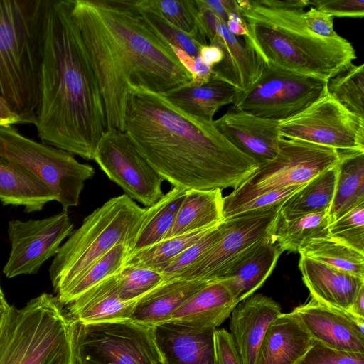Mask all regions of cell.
I'll return each mask as SVG.
<instances>
[{
	"label": "cell",
	"mask_w": 364,
	"mask_h": 364,
	"mask_svg": "<svg viewBox=\"0 0 364 364\" xmlns=\"http://www.w3.org/2000/svg\"><path fill=\"white\" fill-rule=\"evenodd\" d=\"M71 14L100 89L106 130L124 132L134 90L161 95L191 80L136 0H73Z\"/></svg>",
	"instance_id": "obj_1"
},
{
	"label": "cell",
	"mask_w": 364,
	"mask_h": 364,
	"mask_svg": "<svg viewBox=\"0 0 364 364\" xmlns=\"http://www.w3.org/2000/svg\"><path fill=\"white\" fill-rule=\"evenodd\" d=\"M124 132L173 187L234 189L258 167L221 134L214 120L183 114L147 90L131 94Z\"/></svg>",
	"instance_id": "obj_2"
},
{
	"label": "cell",
	"mask_w": 364,
	"mask_h": 364,
	"mask_svg": "<svg viewBox=\"0 0 364 364\" xmlns=\"http://www.w3.org/2000/svg\"><path fill=\"white\" fill-rule=\"evenodd\" d=\"M72 5L73 0H46L35 125L44 144L93 160L106 131L105 113Z\"/></svg>",
	"instance_id": "obj_3"
},
{
	"label": "cell",
	"mask_w": 364,
	"mask_h": 364,
	"mask_svg": "<svg viewBox=\"0 0 364 364\" xmlns=\"http://www.w3.org/2000/svg\"><path fill=\"white\" fill-rule=\"evenodd\" d=\"M244 18L245 36L265 63L327 82L356 58L353 44L343 37L324 38L304 23V11L236 1Z\"/></svg>",
	"instance_id": "obj_4"
},
{
	"label": "cell",
	"mask_w": 364,
	"mask_h": 364,
	"mask_svg": "<svg viewBox=\"0 0 364 364\" xmlns=\"http://www.w3.org/2000/svg\"><path fill=\"white\" fill-rule=\"evenodd\" d=\"M46 0H0V95L22 123H36Z\"/></svg>",
	"instance_id": "obj_5"
},
{
	"label": "cell",
	"mask_w": 364,
	"mask_h": 364,
	"mask_svg": "<svg viewBox=\"0 0 364 364\" xmlns=\"http://www.w3.org/2000/svg\"><path fill=\"white\" fill-rule=\"evenodd\" d=\"M75 321L53 294L0 314V364H75Z\"/></svg>",
	"instance_id": "obj_6"
},
{
	"label": "cell",
	"mask_w": 364,
	"mask_h": 364,
	"mask_svg": "<svg viewBox=\"0 0 364 364\" xmlns=\"http://www.w3.org/2000/svg\"><path fill=\"white\" fill-rule=\"evenodd\" d=\"M146 208L126 194L115 196L86 216L60 247L49 268L56 294L119 244L131 251Z\"/></svg>",
	"instance_id": "obj_7"
},
{
	"label": "cell",
	"mask_w": 364,
	"mask_h": 364,
	"mask_svg": "<svg viewBox=\"0 0 364 364\" xmlns=\"http://www.w3.org/2000/svg\"><path fill=\"white\" fill-rule=\"evenodd\" d=\"M340 151L301 140L280 136L276 156L259 166L228 196L223 197V219L245 203L264 193L304 186L322 172L338 165Z\"/></svg>",
	"instance_id": "obj_8"
},
{
	"label": "cell",
	"mask_w": 364,
	"mask_h": 364,
	"mask_svg": "<svg viewBox=\"0 0 364 364\" xmlns=\"http://www.w3.org/2000/svg\"><path fill=\"white\" fill-rule=\"evenodd\" d=\"M0 159L43 181L55 192L63 210L78 205L85 182L95 173L74 154L28 139L10 124L0 125Z\"/></svg>",
	"instance_id": "obj_9"
},
{
	"label": "cell",
	"mask_w": 364,
	"mask_h": 364,
	"mask_svg": "<svg viewBox=\"0 0 364 364\" xmlns=\"http://www.w3.org/2000/svg\"><path fill=\"white\" fill-rule=\"evenodd\" d=\"M75 323V364H159L153 326L129 319Z\"/></svg>",
	"instance_id": "obj_10"
},
{
	"label": "cell",
	"mask_w": 364,
	"mask_h": 364,
	"mask_svg": "<svg viewBox=\"0 0 364 364\" xmlns=\"http://www.w3.org/2000/svg\"><path fill=\"white\" fill-rule=\"evenodd\" d=\"M326 92L321 79L265 63L257 80L238 91L232 108L281 122L301 112Z\"/></svg>",
	"instance_id": "obj_11"
},
{
	"label": "cell",
	"mask_w": 364,
	"mask_h": 364,
	"mask_svg": "<svg viewBox=\"0 0 364 364\" xmlns=\"http://www.w3.org/2000/svg\"><path fill=\"white\" fill-rule=\"evenodd\" d=\"M283 203L224 218L220 223L218 240L178 278L202 281L221 279L238 260L271 236Z\"/></svg>",
	"instance_id": "obj_12"
},
{
	"label": "cell",
	"mask_w": 364,
	"mask_h": 364,
	"mask_svg": "<svg viewBox=\"0 0 364 364\" xmlns=\"http://www.w3.org/2000/svg\"><path fill=\"white\" fill-rule=\"evenodd\" d=\"M280 136L340 151H364V119L326 92L296 115L279 122Z\"/></svg>",
	"instance_id": "obj_13"
},
{
	"label": "cell",
	"mask_w": 364,
	"mask_h": 364,
	"mask_svg": "<svg viewBox=\"0 0 364 364\" xmlns=\"http://www.w3.org/2000/svg\"><path fill=\"white\" fill-rule=\"evenodd\" d=\"M93 160L132 200L149 207L163 196L164 180L124 132L107 129L97 144Z\"/></svg>",
	"instance_id": "obj_14"
},
{
	"label": "cell",
	"mask_w": 364,
	"mask_h": 364,
	"mask_svg": "<svg viewBox=\"0 0 364 364\" xmlns=\"http://www.w3.org/2000/svg\"><path fill=\"white\" fill-rule=\"evenodd\" d=\"M73 231L68 210L42 219L10 220L11 251L3 273L7 278L36 274Z\"/></svg>",
	"instance_id": "obj_15"
},
{
	"label": "cell",
	"mask_w": 364,
	"mask_h": 364,
	"mask_svg": "<svg viewBox=\"0 0 364 364\" xmlns=\"http://www.w3.org/2000/svg\"><path fill=\"white\" fill-rule=\"evenodd\" d=\"M198 23L210 45L219 48L222 61L212 68V75L240 92L250 88L259 77L265 63L245 37L232 33L225 22L197 0Z\"/></svg>",
	"instance_id": "obj_16"
},
{
	"label": "cell",
	"mask_w": 364,
	"mask_h": 364,
	"mask_svg": "<svg viewBox=\"0 0 364 364\" xmlns=\"http://www.w3.org/2000/svg\"><path fill=\"white\" fill-rule=\"evenodd\" d=\"M292 311L315 341L336 350L364 353V318L311 296Z\"/></svg>",
	"instance_id": "obj_17"
},
{
	"label": "cell",
	"mask_w": 364,
	"mask_h": 364,
	"mask_svg": "<svg viewBox=\"0 0 364 364\" xmlns=\"http://www.w3.org/2000/svg\"><path fill=\"white\" fill-rule=\"evenodd\" d=\"M216 329L171 321L153 326L159 364H218Z\"/></svg>",
	"instance_id": "obj_18"
},
{
	"label": "cell",
	"mask_w": 364,
	"mask_h": 364,
	"mask_svg": "<svg viewBox=\"0 0 364 364\" xmlns=\"http://www.w3.org/2000/svg\"><path fill=\"white\" fill-rule=\"evenodd\" d=\"M215 125L239 151L257 166L271 161L278 151L279 122L259 117L231 107Z\"/></svg>",
	"instance_id": "obj_19"
},
{
	"label": "cell",
	"mask_w": 364,
	"mask_h": 364,
	"mask_svg": "<svg viewBox=\"0 0 364 364\" xmlns=\"http://www.w3.org/2000/svg\"><path fill=\"white\" fill-rule=\"evenodd\" d=\"M281 314L279 304L261 294L251 295L234 308L229 333L242 364H256L264 334Z\"/></svg>",
	"instance_id": "obj_20"
},
{
	"label": "cell",
	"mask_w": 364,
	"mask_h": 364,
	"mask_svg": "<svg viewBox=\"0 0 364 364\" xmlns=\"http://www.w3.org/2000/svg\"><path fill=\"white\" fill-rule=\"evenodd\" d=\"M299 269L310 296L340 310L348 311L364 287V278L303 255H300Z\"/></svg>",
	"instance_id": "obj_21"
},
{
	"label": "cell",
	"mask_w": 364,
	"mask_h": 364,
	"mask_svg": "<svg viewBox=\"0 0 364 364\" xmlns=\"http://www.w3.org/2000/svg\"><path fill=\"white\" fill-rule=\"evenodd\" d=\"M314 342L292 311L282 313L269 326L256 364H298Z\"/></svg>",
	"instance_id": "obj_22"
},
{
	"label": "cell",
	"mask_w": 364,
	"mask_h": 364,
	"mask_svg": "<svg viewBox=\"0 0 364 364\" xmlns=\"http://www.w3.org/2000/svg\"><path fill=\"white\" fill-rule=\"evenodd\" d=\"M237 92L233 86L212 75L205 83L189 81L161 95L181 112L212 122L220 107L233 104Z\"/></svg>",
	"instance_id": "obj_23"
},
{
	"label": "cell",
	"mask_w": 364,
	"mask_h": 364,
	"mask_svg": "<svg viewBox=\"0 0 364 364\" xmlns=\"http://www.w3.org/2000/svg\"><path fill=\"white\" fill-rule=\"evenodd\" d=\"M210 282L185 278L165 280L138 299L129 319L150 326L166 322Z\"/></svg>",
	"instance_id": "obj_24"
},
{
	"label": "cell",
	"mask_w": 364,
	"mask_h": 364,
	"mask_svg": "<svg viewBox=\"0 0 364 364\" xmlns=\"http://www.w3.org/2000/svg\"><path fill=\"white\" fill-rule=\"evenodd\" d=\"M282 252L270 236L238 260L220 279L239 303L252 295L264 283Z\"/></svg>",
	"instance_id": "obj_25"
},
{
	"label": "cell",
	"mask_w": 364,
	"mask_h": 364,
	"mask_svg": "<svg viewBox=\"0 0 364 364\" xmlns=\"http://www.w3.org/2000/svg\"><path fill=\"white\" fill-rule=\"evenodd\" d=\"M237 304L224 282L214 280L178 309L169 321L217 328L230 316Z\"/></svg>",
	"instance_id": "obj_26"
},
{
	"label": "cell",
	"mask_w": 364,
	"mask_h": 364,
	"mask_svg": "<svg viewBox=\"0 0 364 364\" xmlns=\"http://www.w3.org/2000/svg\"><path fill=\"white\" fill-rule=\"evenodd\" d=\"M137 301L120 299L112 276L68 304L66 313L75 322L80 323L127 320Z\"/></svg>",
	"instance_id": "obj_27"
},
{
	"label": "cell",
	"mask_w": 364,
	"mask_h": 364,
	"mask_svg": "<svg viewBox=\"0 0 364 364\" xmlns=\"http://www.w3.org/2000/svg\"><path fill=\"white\" fill-rule=\"evenodd\" d=\"M57 200L55 192L26 169L0 159V201L3 205H21L26 213L39 211Z\"/></svg>",
	"instance_id": "obj_28"
},
{
	"label": "cell",
	"mask_w": 364,
	"mask_h": 364,
	"mask_svg": "<svg viewBox=\"0 0 364 364\" xmlns=\"http://www.w3.org/2000/svg\"><path fill=\"white\" fill-rule=\"evenodd\" d=\"M223 220L221 189L186 190L174 223L165 239L209 228Z\"/></svg>",
	"instance_id": "obj_29"
},
{
	"label": "cell",
	"mask_w": 364,
	"mask_h": 364,
	"mask_svg": "<svg viewBox=\"0 0 364 364\" xmlns=\"http://www.w3.org/2000/svg\"><path fill=\"white\" fill-rule=\"evenodd\" d=\"M333 198L328 211L331 223L364 203V151H341Z\"/></svg>",
	"instance_id": "obj_30"
},
{
	"label": "cell",
	"mask_w": 364,
	"mask_h": 364,
	"mask_svg": "<svg viewBox=\"0 0 364 364\" xmlns=\"http://www.w3.org/2000/svg\"><path fill=\"white\" fill-rule=\"evenodd\" d=\"M337 173L336 166L312 178L282 204L279 215L293 218L328 212L333 198Z\"/></svg>",
	"instance_id": "obj_31"
},
{
	"label": "cell",
	"mask_w": 364,
	"mask_h": 364,
	"mask_svg": "<svg viewBox=\"0 0 364 364\" xmlns=\"http://www.w3.org/2000/svg\"><path fill=\"white\" fill-rule=\"evenodd\" d=\"M328 212L284 218L278 215L271 237L284 252H298L309 241L330 236Z\"/></svg>",
	"instance_id": "obj_32"
},
{
	"label": "cell",
	"mask_w": 364,
	"mask_h": 364,
	"mask_svg": "<svg viewBox=\"0 0 364 364\" xmlns=\"http://www.w3.org/2000/svg\"><path fill=\"white\" fill-rule=\"evenodd\" d=\"M186 190L173 187L146 210L144 218L130 251L135 252L164 240L171 228Z\"/></svg>",
	"instance_id": "obj_33"
},
{
	"label": "cell",
	"mask_w": 364,
	"mask_h": 364,
	"mask_svg": "<svg viewBox=\"0 0 364 364\" xmlns=\"http://www.w3.org/2000/svg\"><path fill=\"white\" fill-rule=\"evenodd\" d=\"M299 253L364 278V253L331 236L309 241L300 249Z\"/></svg>",
	"instance_id": "obj_34"
},
{
	"label": "cell",
	"mask_w": 364,
	"mask_h": 364,
	"mask_svg": "<svg viewBox=\"0 0 364 364\" xmlns=\"http://www.w3.org/2000/svg\"><path fill=\"white\" fill-rule=\"evenodd\" d=\"M129 252V247L125 244L114 247L81 276L57 294L59 302L67 306L94 286L118 273L124 266Z\"/></svg>",
	"instance_id": "obj_35"
},
{
	"label": "cell",
	"mask_w": 364,
	"mask_h": 364,
	"mask_svg": "<svg viewBox=\"0 0 364 364\" xmlns=\"http://www.w3.org/2000/svg\"><path fill=\"white\" fill-rule=\"evenodd\" d=\"M212 228L166 238L146 248L129 252L124 265L147 267L159 271Z\"/></svg>",
	"instance_id": "obj_36"
},
{
	"label": "cell",
	"mask_w": 364,
	"mask_h": 364,
	"mask_svg": "<svg viewBox=\"0 0 364 364\" xmlns=\"http://www.w3.org/2000/svg\"><path fill=\"white\" fill-rule=\"evenodd\" d=\"M327 93L348 111L364 119V65H346L326 82Z\"/></svg>",
	"instance_id": "obj_37"
},
{
	"label": "cell",
	"mask_w": 364,
	"mask_h": 364,
	"mask_svg": "<svg viewBox=\"0 0 364 364\" xmlns=\"http://www.w3.org/2000/svg\"><path fill=\"white\" fill-rule=\"evenodd\" d=\"M139 5L156 11L181 31L208 45L198 24L196 0H138Z\"/></svg>",
	"instance_id": "obj_38"
},
{
	"label": "cell",
	"mask_w": 364,
	"mask_h": 364,
	"mask_svg": "<svg viewBox=\"0 0 364 364\" xmlns=\"http://www.w3.org/2000/svg\"><path fill=\"white\" fill-rule=\"evenodd\" d=\"M119 298L125 301H137L165 281L159 271L142 267L124 265L113 275Z\"/></svg>",
	"instance_id": "obj_39"
},
{
	"label": "cell",
	"mask_w": 364,
	"mask_h": 364,
	"mask_svg": "<svg viewBox=\"0 0 364 364\" xmlns=\"http://www.w3.org/2000/svg\"><path fill=\"white\" fill-rule=\"evenodd\" d=\"M220 235L221 228L218 223L164 266L159 272L164 276L165 280L178 278L215 245Z\"/></svg>",
	"instance_id": "obj_40"
},
{
	"label": "cell",
	"mask_w": 364,
	"mask_h": 364,
	"mask_svg": "<svg viewBox=\"0 0 364 364\" xmlns=\"http://www.w3.org/2000/svg\"><path fill=\"white\" fill-rule=\"evenodd\" d=\"M137 5L141 14L149 25L171 46L179 48L187 53L193 58L199 55L201 45L195 38L181 31L156 11Z\"/></svg>",
	"instance_id": "obj_41"
},
{
	"label": "cell",
	"mask_w": 364,
	"mask_h": 364,
	"mask_svg": "<svg viewBox=\"0 0 364 364\" xmlns=\"http://www.w3.org/2000/svg\"><path fill=\"white\" fill-rule=\"evenodd\" d=\"M330 236L364 253V203L330 225Z\"/></svg>",
	"instance_id": "obj_42"
},
{
	"label": "cell",
	"mask_w": 364,
	"mask_h": 364,
	"mask_svg": "<svg viewBox=\"0 0 364 364\" xmlns=\"http://www.w3.org/2000/svg\"><path fill=\"white\" fill-rule=\"evenodd\" d=\"M298 364H364V353L336 350L314 341Z\"/></svg>",
	"instance_id": "obj_43"
},
{
	"label": "cell",
	"mask_w": 364,
	"mask_h": 364,
	"mask_svg": "<svg viewBox=\"0 0 364 364\" xmlns=\"http://www.w3.org/2000/svg\"><path fill=\"white\" fill-rule=\"evenodd\" d=\"M309 5L333 18H362L364 16L363 0H309Z\"/></svg>",
	"instance_id": "obj_44"
},
{
	"label": "cell",
	"mask_w": 364,
	"mask_h": 364,
	"mask_svg": "<svg viewBox=\"0 0 364 364\" xmlns=\"http://www.w3.org/2000/svg\"><path fill=\"white\" fill-rule=\"evenodd\" d=\"M301 18L304 25L315 34L324 38H336L338 35L333 28V18L311 6L303 11Z\"/></svg>",
	"instance_id": "obj_45"
},
{
	"label": "cell",
	"mask_w": 364,
	"mask_h": 364,
	"mask_svg": "<svg viewBox=\"0 0 364 364\" xmlns=\"http://www.w3.org/2000/svg\"><path fill=\"white\" fill-rule=\"evenodd\" d=\"M302 186H289L261 195L245 203L237 210L235 214L247 210L269 206L278 203H283L294 193L299 191Z\"/></svg>",
	"instance_id": "obj_46"
},
{
	"label": "cell",
	"mask_w": 364,
	"mask_h": 364,
	"mask_svg": "<svg viewBox=\"0 0 364 364\" xmlns=\"http://www.w3.org/2000/svg\"><path fill=\"white\" fill-rule=\"evenodd\" d=\"M215 343L218 364H242L229 331L216 329Z\"/></svg>",
	"instance_id": "obj_47"
},
{
	"label": "cell",
	"mask_w": 364,
	"mask_h": 364,
	"mask_svg": "<svg viewBox=\"0 0 364 364\" xmlns=\"http://www.w3.org/2000/svg\"><path fill=\"white\" fill-rule=\"evenodd\" d=\"M204 4L226 23L230 13L238 11L235 0H203Z\"/></svg>",
	"instance_id": "obj_48"
},
{
	"label": "cell",
	"mask_w": 364,
	"mask_h": 364,
	"mask_svg": "<svg viewBox=\"0 0 364 364\" xmlns=\"http://www.w3.org/2000/svg\"><path fill=\"white\" fill-rule=\"evenodd\" d=\"M259 5L280 9L304 11L309 5V0H255Z\"/></svg>",
	"instance_id": "obj_49"
},
{
	"label": "cell",
	"mask_w": 364,
	"mask_h": 364,
	"mask_svg": "<svg viewBox=\"0 0 364 364\" xmlns=\"http://www.w3.org/2000/svg\"><path fill=\"white\" fill-rule=\"evenodd\" d=\"M212 76V68L198 55L195 58L194 70L190 80L194 84H203Z\"/></svg>",
	"instance_id": "obj_50"
},
{
	"label": "cell",
	"mask_w": 364,
	"mask_h": 364,
	"mask_svg": "<svg viewBox=\"0 0 364 364\" xmlns=\"http://www.w3.org/2000/svg\"><path fill=\"white\" fill-rule=\"evenodd\" d=\"M226 25L230 31L239 37L248 36V31L245 21L238 11L229 14Z\"/></svg>",
	"instance_id": "obj_51"
},
{
	"label": "cell",
	"mask_w": 364,
	"mask_h": 364,
	"mask_svg": "<svg viewBox=\"0 0 364 364\" xmlns=\"http://www.w3.org/2000/svg\"><path fill=\"white\" fill-rule=\"evenodd\" d=\"M199 56L211 68L219 64L223 58L221 50L217 46L210 44L200 47Z\"/></svg>",
	"instance_id": "obj_52"
},
{
	"label": "cell",
	"mask_w": 364,
	"mask_h": 364,
	"mask_svg": "<svg viewBox=\"0 0 364 364\" xmlns=\"http://www.w3.org/2000/svg\"><path fill=\"white\" fill-rule=\"evenodd\" d=\"M0 123L2 125L22 123L20 117L10 108L6 100L0 95Z\"/></svg>",
	"instance_id": "obj_53"
},
{
	"label": "cell",
	"mask_w": 364,
	"mask_h": 364,
	"mask_svg": "<svg viewBox=\"0 0 364 364\" xmlns=\"http://www.w3.org/2000/svg\"><path fill=\"white\" fill-rule=\"evenodd\" d=\"M348 311L355 316L364 318V287L358 292Z\"/></svg>",
	"instance_id": "obj_54"
},
{
	"label": "cell",
	"mask_w": 364,
	"mask_h": 364,
	"mask_svg": "<svg viewBox=\"0 0 364 364\" xmlns=\"http://www.w3.org/2000/svg\"><path fill=\"white\" fill-rule=\"evenodd\" d=\"M171 47L181 63L191 75L194 70L195 59L183 50L173 46Z\"/></svg>",
	"instance_id": "obj_55"
},
{
	"label": "cell",
	"mask_w": 364,
	"mask_h": 364,
	"mask_svg": "<svg viewBox=\"0 0 364 364\" xmlns=\"http://www.w3.org/2000/svg\"><path fill=\"white\" fill-rule=\"evenodd\" d=\"M9 306L10 305L6 301L4 292L0 286V311H4L9 307Z\"/></svg>",
	"instance_id": "obj_56"
},
{
	"label": "cell",
	"mask_w": 364,
	"mask_h": 364,
	"mask_svg": "<svg viewBox=\"0 0 364 364\" xmlns=\"http://www.w3.org/2000/svg\"><path fill=\"white\" fill-rule=\"evenodd\" d=\"M2 312H4V311H2ZM2 312H1V311H0V314H1Z\"/></svg>",
	"instance_id": "obj_57"
},
{
	"label": "cell",
	"mask_w": 364,
	"mask_h": 364,
	"mask_svg": "<svg viewBox=\"0 0 364 364\" xmlns=\"http://www.w3.org/2000/svg\"><path fill=\"white\" fill-rule=\"evenodd\" d=\"M0 125H2V124L0 123Z\"/></svg>",
	"instance_id": "obj_58"
}]
</instances>
